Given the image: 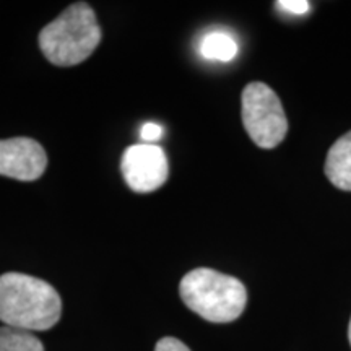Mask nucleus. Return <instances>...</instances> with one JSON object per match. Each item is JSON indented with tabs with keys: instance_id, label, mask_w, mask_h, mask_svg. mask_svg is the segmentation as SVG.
I'll return each mask as SVG.
<instances>
[{
	"instance_id": "39448f33",
	"label": "nucleus",
	"mask_w": 351,
	"mask_h": 351,
	"mask_svg": "<svg viewBox=\"0 0 351 351\" xmlns=\"http://www.w3.org/2000/svg\"><path fill=\"white\" fill-rule=\"evenodd\" d=\"M122 176L134 192L147 194L168 181V158L158 145H132L122 155Z\"/></svg>"
},
{
	"instance_id": "1a4fd4ad",
	"label": "nucleus",
	"mask_w": 351,
	"mask_h": 351,
	"mask_svg": "<svg viewBox=\"0 0 351 351\" xmlns=\"http://www.w3.org/2000/svg\"><path fill=\"white\" fill-rule=\"evenodd\" d=\"M0 351H44L43 341L33 332L0 327Z\"/></svg>"
},
{
	"instance_id": "0eeeda50",
	"label": "nucleus",
	"mask_w": 351,
	"mask_h": 351,
	"mask_svg": "<svg viewBox=\"0 0 351 351\" xmlns=\"http://www.w3.org/2000/svg\"><path fill=\"white\" fill-rule=\"evenodd\" d=\"M326 176L337 189L351 192V130L337 140L328 150Z\"/></svg>"
},
{
	"instance_id": "f257e3e1",
	"label": "nucleus",
	"mask_w": 351,
	"mask_h": 351,
	"mask_svg": "<svg viewBox=\"0 0 351 351\" xmlns=\"http://www.w3.org/2000/svg\"><path fill=\"white\" fill-rule=\"evenodd\" d=\"M60 314L62 300L47 282L19 271L0 276V320L7 327L49 330L59 322Z\"/></svg>"
},
{
	"instance_id": "20e7f679",
	"label": "nucleus",
	"mask_w": 351,
	"mask_h": 351,
	"mask_svg": "<svg viewBox=\"0 0 351 351\" xmlns=\"http://www.w3.org/2000/svg\"><path fill=\"white\" fill-rule=\"evenodd\" d=\"M241 108L244 129L257 147L270 150L283 142L288 132L287 114L278 95L269 85L262 82L245 85Z\"/></svg>"
},
{
	"instance_id": "6e6552de",
	"label": "nucleus",
	"mask_w": 351,
	"mask_h": 351,
	"mask_svg": "<svg viewBox=\"0 0 351 351\" xmlns=\"http://www.w3.org/2000/svg\"><path fill=\"white\" fill-rule=\"evenodd\" d=\"M199 51L207 60L230 62L238 54V43L225 32H210L202 38Z\"/></svg>"
},
{
	"instance_id": "9d476101",
	"label": "nucleus",
	"mask_w": 351,
	"mask_h": 351,
	"mask_svg": "<svg viewBox=\"0 0 351 351\" xmlns=\"http://www.w3.org/2000/svg\"><path fill=\"white\" fill-rule=\"evenodd\" d=\"M275 5L282 8L283 12L293 13V15H304L311 8V3L306 0H282V2H276Z\"/></svg>"
},
{
	"instance_id": "f03ea898",
	"label": "nucleus",
	"mask_w": 351,
	"mask_h": 351,
	"mask_svg": "<svg viewBox=\"0 0 351 351\" xmlns=\"http://www.w3.org/2000/svg\"><path fill=\"white\" fill-rule=\"evenodd\" d=\"M99 41L101 28L96 13L85 2L72 3L39 33L43 54L59 67H72L86 60Z\"/></svg>"
},
{
	"instance_id": "423d86ee",
	"label": "nucleus",
	"mask_w": 351,
	"mask_h": 351,
	"mask_svg": "<svg viewBox=\"0 0 351 351\" xmlns=\"http://www.w3.org/2000/svg\"><path fill=\"white\" fill-rule=\"evenodd\" d=\"M47 168V155L43 145L28 137L0 140V176L36 181Z\"/></svg>"
},
{
	"instance_id": "ddd939ff",
	"label": "nucleus",
	"mask_w": 351,
	"mask_h": 351,
	"mask_svg": "<svg viewBox=\"0 0 351 351\" xmlns=\"http://www.w3.org/2000/svg\"><path fill=\"white\" fill-rule=\"evenodd\" d=\"M348 340H350V345H351V319H350V326H348Z\"/></svg>"
},
{
	"instance_id": "7ed1b4c3",
	"label": "nucleus",
	"mask_w": 351,
	"mask_h": 351,
	"mask_svg": "<svg viewBox=\"0 0 351 351\" xmlns=\"http://www.w3.org/2000/svg\"><path fill=\"white\" fill-rule=\"evenodd\" d=\"M179 295L189 309L215 324L232 322L244 313L247 291L243 282L212 269H195L184 276Z\"/></svg>"
},
{
	"instance_id": "f8f14e48",
	"label": "nucleus",
	"mask_w": 351,
	"mask_h": 351,
	"mask_svg": "<svg viewBox=\"0 0 351 351\" xmlns=\"http://www.w3.org/2000/svg\"><path fill=\"white\" fill-rule=\"evenodd\" d=\"M155 351H191L181 340L174 339V337H165L158 341Z\"/></svg>"
},
{
	"instance_id": "9b49d317",
	"label": "nucleus",
	"mask_w": 351,
	"mask_h": 351,
	"mask_svg": "<svg viewBox=\"0 0 351 351\" xmlns=\"http://www.w3.org/2000/svg\"><path fill=\"white\" fill-rule=\"evenodd\" d=\"M163 127L155 124V122H147L142 129H140V137H142L143 143L155 145L161 137H163Z\"/></svg>"
}]
</instances>
